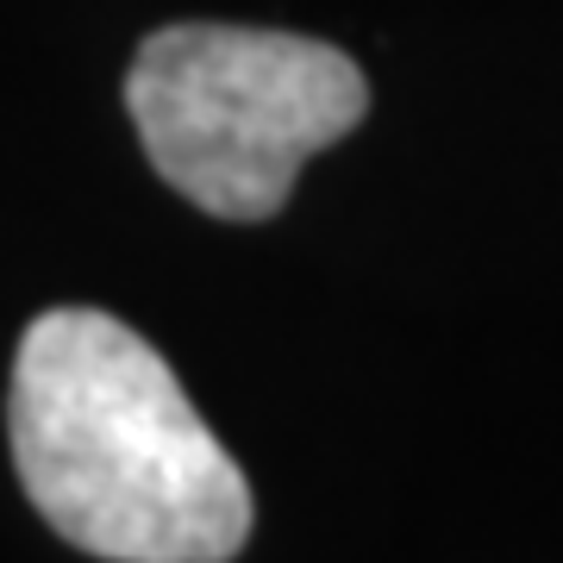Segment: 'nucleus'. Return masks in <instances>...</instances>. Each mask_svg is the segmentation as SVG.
Instances as JSON below:
<instances>
[{
    "label": "nucleus",
    "mask_w": 563,
    "mask_h": 563,
    "mask_svg": "<svg viewBox=\"0 0 563 563\" xmlns=\"http://www.w3.org/2000/svg\"><path fill=\"white\" fill-rule=\"evenodd\" d=\"M125 113L157 176L213 220H269L325 144L357 132L369 81L339 44L263 25H163L139 44Z\"/></svg>",
    "instance_id": "nucleus-2"
},
{
    "label": "nucleus",
    "mask_w": 563,
    "mask_h": 563,
    "mask_svg": "<svg viewBox=\"0 0 563 563\" xmlns=\"http://www.w3.org/2000/svg\"><path fill=\"white\" fill-rule=\"evenodd\" d=\"M7 439L25 501L107 563H225L251 539V483L176 369L101 307L25 325Z\"/></svg>",
    "instance_id": "nucleus-1"
}]
</instances>
